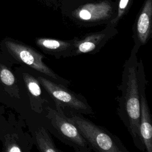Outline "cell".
<instances>
[{
	"instance_id": "cell-7",
	"label": "cell",
	"mask_w": 152,
	"mask_h": 152,
	"mask_svg": "<svg viewBox=\"0 0 152 152\" xmlns=\"http://www.w3.org/2000/svg\"><path fill=\"white\" fill-rule=\"evenodd\" d=\"M148 81L145 73L141 76L140 87V131L141 139L147 152H152V123L151 116L147 100L145 89Z\"/></svg>"
},
{
	"instance_id": "cell-11",
	"label": "cell",
	"mask_w": 152,
	"mask_h": 152,
	"mask_svg": "<svg viewBox=\"0 0 152 152\" xmlns=\"http://www.w3.org/2000/svg\"><path fill=\"white\" fill-rule=\"evenodd\" d=\"M37 149L41 152H61L55 145L48 129L41 126L36 131L34 141Z\"/></svg>"
},
{
	"instance_id": "cell-6",
	"label": "cell",
	"mask_w": 152,
	"mask_h": 152,
	"mask_svg": "<svg viewBox=\"0 0 152 152\" xmlns=\"http://www.w3.org/2000/svg\"><path fill=\"white\" fill-rule=\"evenodd\" d=\"M116 34L113 27H110L102 31L86 35L79 39L75 37L74 49L71 57L83 54H96Z\"/></svg>"
},
{
	"instance_id": "cell-14",
	"label": "cell",
	"mask_w": 152,
	"mask_h": 152,
	"mask_svg": "<svg viewBox=\"0 0 152 152\" xmlns=\"http://www.w3.org/2000/svg\"><path fill=\"white\" fill-rule=\"evenodd\" d=\"M78 17L80 19L84 20V21H91V14L86 8H83L79 11Z\"/></svg>"
},
{
	"instance_id": "cell-12",
	"label": "cell",
	"mask_w": 152,
	"mask_h": 152,
	"mask_svg": "<svg viewBox=\"0 0 152 152\" xmlns=\"http://www.w3.org/2000/svg\"><path fill=\"white\" fill-rule=\"evenodd\" d=\"M0 80L10 95L20 99V90L15 75L7 66L2 64H0Z\"/></svg>"
},
{
	"instance_id": "cell-9",
	"label": "cell",
	"mask_w": 152,
	"mask_h": 152,
	"mask_svg": "<svg viewBox=\"0 0 152 152\" xmlns=\"http://www.w3.org/2000/svg\"><path fill=\"white\" fill-rule=\"evenodd\" d=\"M23 80L27 91L31 109L36 113L41 114L45 110L47 100L42 94V86L37 77L27 72H22Z\"/></svg>"
},
{
	"instance_id": "cell-15",
	"label": "cell",
	"mask_w": 152,
	"mask_h": 152,
	"mask_svg": "<svg viewBox=\"0 0 152 152\" xmlns=\"http://www.w3.org/2000/svg\"><path fill=\"white\" fill-rule=\"evenodd\" d=\"M129 0H121L119 2V8L121 10H124Z\"/></svg>"
},
{
	"instance_id": "cell-1",
	"label": "cell",
	"mask_w": 152,
	"mask_h": 152,
	"mask_svg": "<svg viewBox=\"0 0 152 152\" xmlns=\"http://www.w3.org/2000/svg\"><path fill=\"white\" fill-rule=\"evenodd\" d=\"M138 49L132 47L123 66L121 83L118 87L121 94L117 99V113L131 135L135 146L145 151L140 131V81L144 68L141 59L138 61Z\"/></svg>"
},
{
	"instance_id": "cell-3",
	"label": "cell",
	"mask_w": 152,
	"mask_h": 152,
	"mask_svg": "<svg viewBox=\"0 0 152 152\" xmlns=\"http://www.w3.org/2000/svg\"><path fill=\"white\" fill-rule=\"evenodd\" d=\"M2 44L4 50L15 62L31 68L55 82L67 87L69 85L70 81L58 75L45 64L43 59L45 56L34 48L11 38L5 39Z\"/></svg>"
},
{
	"instance_id": "cell-2",
	"label": "cell",
	"mask_w": 152,
	"mask_h": 152,
	"mask_svg": "<svg viewBox=\"0 0 152 152\" xmlns=\"http://www.w3.org/2000/svg\"><path fill=\"white\" fill-rule=\"evenodd\" d=\"M68 118L77 126L91 150L97 152H129L117 136L84 118L82 114L72 111Z\"/></svg>"
},
{
	"instance_id": "cell-4",
	"label": "cell",
	"mask_w": 152,
	"mask_h": 152,
	"mask_svg": "<svg viewBox=\"0 0 152 152\" xmlns=\"http://www.w3.org/2000/svg\"><path fill=\"white\" fill-rule=\"evenodd\" d=\"M40 84L54 101L55 105L63 109L67 107L72 112L85 115L93 114L92 107L86 99L80 94L68 88L67 86L55 82L42 75L37 76Z\"/></svg>"
},
{
	"instance_id": "cell-13",
	"label": "cell",
	"mask_w": 152,
	"mask_h": 152,
	"mask_svg": "<svg viewBox=\"0 0 152 152\" xmlns=\"http://www.w3.org/2000/svg\"><path fill=\"white\" fill-rule=\"evenodd\" d=\"M4 147V151L7 152H21L28 151L24 145L20 143L19 136L16 134L7 135Z\"/></svg>"
},
{
	"instance_id": "cell-5",
	"label": "cell",
	"mask_w": 152,
	"mask_h": 152,
	"mask_svg": "<svg viewBox=\"0 0 152 152\" xmlns=\"http://www.w3.org/2000/svg\"><path fill=\"white\" fill-rule=\"evenodd\" d=\"M55 106L56 109H53L46 105L45 116L61 138V140L73 147L76 151L90 152L91 149L77 126L68 119L61 106Z\"/></svg>"
},
{
	"instance_id": "cell-10",
	"label": "cell",
	"mask_w": 152,
	"mask_h": 152,
	"mask_svg": "<svg viewBox=\"0 0 152 152\" xmlns=\"http://www.w3.org/2000/svg\"><path fill=\"white\" fill-rule=\"evenodd\" d=\"M151 34V5L144 7L137 20L133 39L134 47L139 49L148 42Z\"/></svg>"
},
{
	"instance_id": "cell-8",
	"label": "cell",
	"mask_w": 152,
	"mask_h": 152,
	"mask_svg": "<svg viewBox=\"0 0 152 152\" xmlns=\"http://www.w3.org/2000/svg\"><path fill=\"white\" fill-rule=\"evenodd\" d=\"M75 41V37L67 40L49 37H37L35 39V44L45 53L56 59H60L71 57Z\"/></svg>"
}]
</instances>
